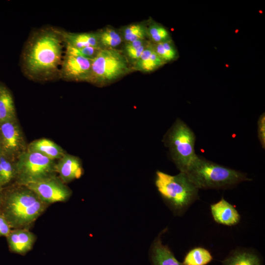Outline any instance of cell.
<instances>
[{"label":"cell","mask_w":265,"mask_h":265,"mask_svg":"<svg viewBox=\"0 0 265 265\" xmlns=\"http://www.w3.org/2000/svg\"><path fill=\"white\" fill-rule=\"evenodd\" d=\"M0 139L1 153L10 159H17L27 149L17 118L0 122Z\"/></svg>","instance_id":"9"},{"label":"cell","mask_w":265,"mask_h":265,"mask_svg":"<svg viewBox=\"0 0 265 265\" xmlns=\"http://www.w3.org/2000/svg\"><path fill=\"white\" fill-rule=\"evenodd\" d=\"M148 38L153 44L172 40L169 30L161 24L151 20L147 23Z\"/></svg>","instance_id":"22"},{"label":"cell","mask_w":265,"mask_h":265,"mask_svg":"<svg viewBox=\"0 0 265 265\" xmlns=\"http://www.w3.org/2000/svg\"><path fill=\"white\" fill-rule=\"evenodd\" d=\"M212 260L210 251L201 247L190 250L185 256L183 265H206Z\"/></svg>","instance_id":"23"},{"label":"cell","mask_w":265,"mask_h":265,"mask_svg":"<svg viewBox=\"0 0 265 265\" xmlns=\"http://www.w3.org/2000/svg\"><path fill=\"white\" fill-rule=\"evenodd\" d=\"M101 49H116L123 41L120 31L111 27H106L97 31Z\"/></svg>","instance_id":"20"},{"label":"cell","mask_w":265,"mask_h":265,"mask_svg":"<svg viewBox=\"0 0 265 265\" xmlns=\"http://www.w3.org/2000/svg\"><path fill=\"white\" fill-rule=\"evenodd\" d=\"M22 187L7 196L4 205V216L11 227L25 228L44 212L47 204L30 189Z\"/></svg>","instance_id":"4"},{"label":"cell","mask_w":265,"mask_h":265,"mask_svg":"<svg viewBox=\"0 0 265 265\" xmlns=\"http://www.w3.org/2000/svg\"><path fill=\"white\" fill-rule=\"evenodd\" d=\"M155 184L165 203L176 215H183L199 198V189L183 172L171 175L158 171Z\"/></svg>","instance_id":"3"},{"label":"cell","mask_w":265,"mask_h":265,"mask_svg":"<svg viewBox=\"0 0 265 265\" xmlns=\"http://www.w3.org/2000/svg\"><path fill=\"white\" fill-rule=\"evenodd\" d=\"M76 49L78 53L81 55L92 59L97 54L101 48L100 47L90 46Z\"/></svg>","instance_id":"28"},{"label":"cell","mask_w":265,"mask_h":265,"mask_svg":"<svg viewBox=\"0 0 265 265\" xmlns=\"http://www.w3.org/2000/svg\"><path fill=\"white\" fill-rule=\"evenodd\" d=\"M184 173L199 189H229L251 180L244 173L199 156Z\"/></svg>","instance_id":"2"},{"label":"cell","mask_w":265,"mask_h":265,"mask_svg":"<svg viewBox=\"0 0 265 265\" xmlns=\"http://www.w3.org/2000/svg\"><path fill=\"white\" fill-rule=\"evenodd\" d=\"M122 52L101 49L92 59L89 82L105 85L128 74L131 68Z\"/></svg>","instance_id":"6"},{"label":"cell","mask_w":265,"mask_h":265,"mask_svg":"<svg viewBox=\"0 0 265 265\" xmlns=\"http://www.w3.org/2000/svg\"><path fill=\"white\" fill-rule=\"evenodd\" d=\"M211 211L214 220L218 224L231 226L237 224L240 219L238 211L223 198L211 205Z\"/></svg>","instance_id":"12"},{"label":"cell","mask_w":265,"mask_h":265,"mask_svg":"<svg viewBox=\"0 0 265 265\" xmlns=\"http://www.w3.org/2000/svg\"><path fill=\"white\" fill-rule=\"evenodd\" d=\"M14 165L18 182L23 186L54 175L56 172L55 160L27 150L19 156Z\"/></svg>","instance_id":"7"},{"label":"cell","mask_w":265,"mask_h":265,"mask_svg":"<svg viewBox=\"0 0 265 265\" xmlns=\"http://www.w3.org/2000/svg\"><path fill=\"white\" fill-rule=\"evenodd\" d=\"M163 140L177 167L180 172L185 173L198 156L195 152L194 133L184 122L177 119Z\"/></svg>","instance_id":"5"},{"label":"cell","mask_w":265,"mask_h":265,"mask_svg":"<svg viewBox=\"0 0 265 265\" xmlns=\"http://www.w3.org/2000/svg\"><path fill=\"white\" fill-rule=\"evenodd\" d=\"M65 46L59 77L68 81L88 82L92 59L81 55L74 48Z\"/></svg>","instance_id":"8"},{"label":"cell","mask_w":265,"mask_h":265,"mask_svg":"<svg viewBox=\"0 0 265 265\" xmlns=\"http://www.w3.org/2000/svg\"><path fill=\"white\" fill-rule=\"evenodd\" d=\"M25 186L34 192L47 204L65 202L72 194L71 190L54 175L28 184Z\"/></svg>","instance_id":"10"},{"label":"cell","mask_w":265,"mask_h":265,"mask_svg":"<svg viewBox=\"0 0 265 265\" xmlns=\"http://www.w3.org/2000/svg\"><path fill=\"white\" fill-rule=\"evenodd\" d=\"M10 250L14 253L23 255L32 247L35 240L34 235L26 228L11 231L7 236Z\"/></svg>","instance_id":"13"},{"label":"cell","mask_w":265,"mask_h":265,"mask_svg":"<svg viewBox=\"0 0 265 265\" xmlns=\"http://www.w3.org/2000/svg\"><path fill=\"white\" fill-rule=\"evenodd\" d=\"M153 45L156 53L165 63L179 57V53L172 40Z\"/></svg>","instance_id":"24"},{"label":"cell","mask_w":265,"mask_h":265,"mask_svg":"<svg viewBox=\"0 0 265 265\" xmlns=\"http://www.w3.org/2000/svg\"><path fill=\"white\" fill-rule=\"evenodd\" d=\"M0 185H1V182H0Z\"/></svg>","instance_id":"31"},{"label":"cell","mask_w":265,"mask_h":265,"mask_svg":"<svg viewBox=\"0 0 265 265\" xmlns=\"http://www.w3.org/2000/svg\"><path fill=\"white\" fill-rule=\"evenodd\" d=\"M165 64L156 53L153 43L149 41L140 57L133 64L132 69L149 73L159 69Z\"/></svg>","instance_id":"15"},{"label":"cell","mask_w":265,"mask_h":265,"mask_svg":"<svg viewBox=\"0 0 265 265\" xmlns=\"http://www.w3.org/2000/svg\"><path fill=\"white\" fill-rule=\"evenodd\" d=\"M123 40L129 43L139 40H147V23H137L123 26L120 31Z\"/></svg>","instance_id":"21"},{"label":"cell","mask_w":265,"mask_h":265,"mask_svg":"<svg viewBox=\"0 0 265 265\" xmlns=\"http://www.w3.org/2000/svg\"><path fill=\"white\" fill-rule=\"evenodd\" d=\"M16 118L12 95L8 88L0 83V122Z\"/></svg>","instance_id":"19"},{"label":"cell","mask_w":265,"mask_h":265,"mask_svg":"<svg viewBox=\"0 0 265 265\" xmlns=\"http://www.w3.org/2000/svg\"><path fill=\"white\" fill-rule=\"evenodd\" d=\"M150 255L152 265H183L176 259L169 247L162 244L160 235L152 243Z\"/></svg>","instance_id":"16"},{"label":"cell","mask_w":265,"mask_h":265,"mask_svg":"<svg viewBox=\"0 0 265 265\" xmlns=\"http://www.w3.org/2000/svg\"><path fill=\"white\" fill-rule=\"evenodd\" d=\"M63 44L58 29L46 27L32 33L22 55V69L26 76L40 81L59 77Z\"/></svg>","instance_id":"1"},{"label":"cell","mask_w":265,"mask_h":265,"mask_svg":"<svg viewBox=\"0 0 265 265\" xmlns=\"http://www.w3.org/2000/svg\"><path fill=\"white\" fill-rule=\"evenodd\" d=\"M58 30L65 45L76 49L90 46L100 47L97 32L74 33L58 29Z\"/></svg>","instance_id":"14"},{"label":"cell","mask_w":265,"mask_h":265,"mask_svg":"<svg viewBox=\"0 0 265 265\" xmlns=\"http://www.w3.org/2000/svg\"><path fill=\"white\" fill-rule=\"evenodd\" d=\"M11 226L5 217L0 214V236L7 237L11 232Z\"/></svg>","instance_id":"29"},{"label":"cell","mask_w":265,"mask_h":265,"mask_svg":"<svg viewBox=\"0 0 265 265\" xmlns=\"http://www.w3.org/2000/svg\"><path fill=\"white\" fill-rule=\"evenodd\" d=\"M15 176V165L11 160L1 153L0 154V180L1 185L10 182Z\"/></svg>","instance_id":"26"},{"label":"cell","mask_w":265,"mask_h":265,"mask_svg":"<svg viewBox=\"0 0 265 265\" xmlns=\"http://www.w3.org/2000/svg\"><path fill=\"white\" fill-rule=\"evenodd\" d=\"M223 265H261L259 255L248 249L233 251L222 261Z\"/></svg>","instance_id":"18"},{"label":"cell","mask_w":265,"mask_h":265,"mask_svg":"<svg viewBox=\"0 0 265 265\" xmlns=\"http://www.w3.org/2000/svg\"><path fill=\"white\" fill-rule=\"evenodd\" d=\"M56 163L55 169L64 183L79 179L83 173L80 159L76 156L65 153Z\"/></svg>","instance_id":"11"},{"label":"cell","mask_w":265,"mask_h":265,"mask_svg":"<svg viewBox=\"0 0 265 265\" xmlns=\"http://www.w3.org/2000/svg\"><path fill=\"white\" fill-rule=\"evenodd\" d=\"M149 41L139 40L125 43L122 53L128 61L133 64L140 57Z\"/></svg>","instance_id":"25"},{"label":"cell","mask_w":265,"mask_h":265,"mask_svg":"<svg viewBox=\"0 0 265 265\" xmlns=\"http://www.w3.org/2000/svg\"><path fill=\"white\" fill-rule=\"evenodd\" d=\"M1 153V143H0V154Z\"/></svg>","instance_id":"30"},{"label":"cell","mask_w":265,"mask_h":265,"mask_svg":"<svg viewBox=\"0 0 265 265\" xmlns=\"http://www.w3.org/2000/svg\"><path fill=\"white\" fill-rule=\"evenodd\" d=\"M258 136L263 148H265V115L262 113L258 121Z\"/></svg>","instance_id":"27"},{"label":"cell","mask_w":265,"mask_h":265,"mask_svg":"<svg viewBox=\"0 0 265 265\" xmlns=\"http://www.w3.org/2000/svg\"><path fill=\"white\" fill-rule=\"evenodd\" d=\"M26 150L39 153L53 160L59 159L66 153L58 144L45 138L32 141L27 145Z\"/></svg>","instance_id":"17"}]
</instances>
